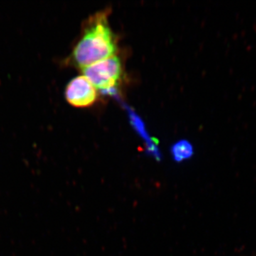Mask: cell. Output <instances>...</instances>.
<instances>
[{
	"label": "cell",
	"mask_w": 256,
	"mask_h": 256,
	"mask_svg": "<svg viewBox=\"0 0 256 256\" xmlns=\"http://www.w3.org/2000/svg\"><path fill=\"white\" fill-rule=\"evenodd\" d=\"M109 14L110 10H106L88 18L67 64L84 68L116 55L117 38L109 24Z\"/></svg>",
	"instance_id": "6da1fadb"
},
{
	"label": "cell",
	"mask_w": 256,
	"mask_h": 256,
	"mask_svg": "<svg viewBox=\"0 0 256 256\" xmlns=\"http://www.w3.org/2000/svg\"><path fill=\"white\" fill-rule=\"evenodd\" d=\"M82 72L96 89L110 92L122 79V62L116 55L82 68Z\"/></svg>",
	"instance_id": "7a4b0ae2"
},
{
	"label": "cell",
	"mask_w": 256,
	"mask_h": 256,
	"mask_svg": "<svg viewBox=\"0 0 256 256\" xmlns=\"http://www.w3.org/2000/svg\"><path fill=\"white\" fill-rule=\"evenodd\" d=\"M70 105L78 108H85L94 105L97 100V89L84 76H78L70 80L64 92Z\"/></svg>",
	"instance_id": "3957f363"
},
{
	"label": "cell",
	"mask_w": 256,
	"mask_h": 256,
	"mask_svg": "<svg viewBox=\"0 0 256 256\" xmlns=\"http://www.w3.org/2000/svg\"><path fill=\"white\" fill-rule=\"evenodd\" d=\"M171 154L175 162H182L184 160L190 159L193 156V146L188 141H178L172 146Z\"/></svg>",
	"instance_id": "277c9868"
}]
</instances>
